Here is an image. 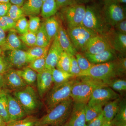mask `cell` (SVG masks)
I'll return each mask as SVG.
<instances>
[{
	"label": "cell",
	"mask_w": 126,
	"mask_h": 126,
	"mask_svg": "<svg viewBox=\"0 0 126 126\" xmlns=\"http://www.w3.org/2000/svg\"><path fill=\"white\" fill-rule=\"evenodd\" d=\"M70 97L56 105L40 119H38L35 126H61L69 119L74 104Z\"/></svg>",
	"instance_id": "cell-1"
},
{
	"label": "cell",
	"mask_w": 126,
	"mask_h": 126,
	"mask_svg": "<svg viewBox=\"0 0 126 126\" xmlns=\"http://www.w3.org/2000/svg\"><path fill=\"white\" fill-rule=\"evenodd\" d=\"M90 77L102 81L106 84L113 79L121 78L117 58L107 63L94 64L88 70L82 71L77 77Z\"/></svg>",
	"instance_id": "cell-2"
},
{
	"label": "cell",
	"mask_w": 126,
	"mask_h": 126,
	"mask_svg": "<svg viewBox=\"0 0 126 126\" xmlns=\"http://www.w3.org/2000/svg\"><path fill=\"white\" fill-rule=\"evenodd\" d=\"M81 80L77 79L72 86L71 98L75 102L87 104L94 90L99 87L107 86L102 81L88 77H79Z\"/></svg>",
	"instance_id": "cell-3"
},
{
	"label": "cell",
	"mask_w": 126,
	"mask_h": 126,
	"mask_svg": "<svg viewBox=\"0 0 126 126\" xmlns=\"http://www.w3.org/2000/svg\"><path fill=\"white\" fill-rule=\"evenodd\" d=\"M81 25L102 36L112 28L108 23L103 11L93 6L86 7L85 16Z\"/></svg>",
	"instance_id": "cell-4"
},
{
	"label": "cell",
	"mask_w": 126,
	"mask_h": 126,
	"mask_svg": "<svg viewBox=\"0 0 126 126\" xmlns=\"http://www.w3.org/2000/svg\"><path fill=\"white\" fill-rule=\"evenodd\" d=\"M77 79H72L64 83L54 85L44 97L47 112L56 105L71 97V90Z\"/></svg>",
	"instance_id": "cell-5"
},
{
	"label": "cell",
	"mask_w": 126,
	"mask_h": 126,
	"mask_svg": "<svg viewBox=\"0 0 126 126\" xmlns=\"http://www.w3.org/2000/svg\"><path fill=\"white\" fill-rule=\"evenodd\" d=\"M13 95L18 99L27 116L36 112L40 107V102L35 90L27 85L20 90L15 91Z\"/></svg>",
	"instance_id": "cell-6"
},
{
	"label": "cell",
	"mask_w": 126,
	"mask_h": 126,
	"mask_svg": "<svg viewBox=\"0 0 126 126\" xmlns=\"http://www.w3.org/2000/svg\"><path fill=\"white\" fill-rule=\"evenodd\" d=\"M67 31L77 52H82L89 39L97 35L81 25L68 28Z\"/></svg>",
	"instance_id": "cell-7"
},
{
	"label": "cell",
	"mask_w": 126,
	"mask_h": 126,
	"mask_svg": "<svg viewBox=\"0 0 126 126\" xmlns=\"http://www.w3.org/2000/svg\"><path fill=\"white\" fill-rule=\"evenodd\" d=\"M86 11V7L82 4L74 3L62 8V14L68 28L81 25Z\"/></svg>",
	"instance_id": "cell-8"
},
{
	"label": "cell",
	"mask_w": 126,
	"mask_h": 126,
	"mask_svg": "<svg viewBox=\"0 0 126 126\" xmlns=\"http://www.w3.org/2000/svg\"><path fill=\"white\" fill-rule=\"evenodd\" d=\"M103 12L108 23L112 27L126 19L124 9L117 0H106Z\"/></svg>",
	"instance_id": "cell-9"
},
{
	"label": "cell",
	"mask_w": 126,
	"mask_h": 126,
	"mask_svg": "<svg viewBox=\"0 0 126 126\" xmlns=\"http://www.w3.org/2000/svg\"><path fill=\"white\" fill-rule=\"evenodd\" d=\"M5 57H4L9 68L20 69L28 66L33 61L27 54L26 50H15L6 51Z\"/></svg>",
	"instance_id": "cell-10"
},
{
	"label": "cell",
	"mask_w": 126,
	"mask_h": 126,
	"mask_svg": "<svg viewBox=\"0 0 126 126\" xmlns=\"http://www.w3.org/2000/svg\"><path fill=\"white\" fill-rule=\"evenodd\" d=\"M119 94L106 86L95 89L90 96L87 104L88 106L106 103L120 98Z\"/></svg>",
	"instance_id": "cell-11"
},
{
	"label": "cell",
	"mask_w": 126,
	"mask_h": 126,
	"mask_svg": "<svg viewBox=\"0 0 126 126\" xmlns=\"http://www.w3.org/2000/svg\"><path fill=\"white\" fill-rule=\"evenodd\" d=\"M103 36L112 48L120 54L126 56V34L116 31L112 27Z\"/></svg>",
	"instance_id": "cell-12"
},
{
	"label": "cell",
	"mask_w": 126,
	"mask_h": 126,
	"mask_svg": "<svg viewBox=\"0 0 126 126\" xmlns=\"http://www.w3.org/2000/svg\"><path fill=\"white\" fill-rule=\"evenodd\" d=\"M110 48H111L104 37L97 34L89 39L82 52L88 54H96Z\"/></svg>",
	"instance_id": "cell-13"
},
{
	"label": "cell",
	"mask_w": 126,
	"mask_h": 126,
	"mask_svg": "<svg viewBox=\"0 0 126 126\" xmlns=\"http://www.w3.org/2000/svg\"><path fill=\"white\" fill-rule=\"evenodd\" d=\"M36 82L39 96L43 99L53 84L50 70L45 69L38 73Z\"/></svg>",
	"instance_id": "cell-14"
},
{
	"label": "cell",
	"mask_w": 126,
	"mask_h": 126,
	"mask_svg": "<svg viewBox=\"0 0 126 126\" xmlns=\"http://www.w3.org/2000/svg\"><path fill=\"white\" fill-rule=\"evenodd\" d=\"M63 50L56 36L48 50L46 59L45 68L51 70L56 68L57 63Z\"/></svg>",
	"instance_id": "cell-15"
},
{
	"label": "cell",
	"mask_w": 126,
	"mask_h": 126,
	"mask_svg": "<svg viewBox=\"0 0 126 126\" xmlns=\"http://www.w3.org/2000/svg\"><path fill=\"white\" fill-rule=\"evenodd\" d=\"M4 85L9 90L15 92L27 86V84L19 75L16 70L10 68L4 74Z\"/></svg>",
	"instance_id": "cell-16"
},
{
	"label": "cell",
	"mask_w": 126,
	"mask_h": 126,
	"mask_svg": "<svg viewBox=\"0 0 126 126\" xmlns=\"http://www.w3.org/2000/svg\"><path fill=\"white\" fill-rule=\"evenodd\" d=\"M87 104L74 103L69 119L67 122L70 126H84L86 124V108Z\"/></svg>",
	"instance_id": "cell-17"
},
{
	"label": "cell",
	"mask_w": 126,
	"mask_h": 126,
	"mask_svg": "<svg viewBox=\"0 0 126 126\" xmlns=\"http://www.w3.org/2000/svg\"><path fill=\"white\" fill-rule=\"evenodd\" d=\"M10 122L24 118L27 115L24 108L14 95L6 93Z\"/></svg>",
	"instance_id": "cell-18"
},
{
	"label": "cell",
	"mask_w": 126,
	"mask_h": 126,
	"mask_svg": "<svg viewBox=\"0 0 126 126\" xmlns=\"http://www.w3.org/2000/svg\"><path fill=\"white\" fill-rule=\"evenodd\" d=\"M17 33L14 29L9 31L6 38L5 42L2 49V51L15 50H27L28 49L27 46L19 38Z\"/></svg>",
	"instance_id": "cell-19"
},
{
	"label": "cell",
	"mask_w": 126,
	"mask_h": 126,
	"mask_svg": "<svg viewBox=\"0 0 126 126\" xmlns=\"http://www.w3.org/2000/svg\"><path fill=\"white\" fill-rule=\"evenodd\" d=\"M86 58L93 64L102 63L113 61L117 58V52L112 48L94 54L83 53Z\"/></svg>",
	"instance_id": "cell-20"
},
{
	"label": "cell",
	"mask_w": 126,
	"mask_h": 126,
	"mask_svg": "<svg viewBox=\"0 0 126 126\" xmlns=\"http://www.w3.org/2000/svg\"><path fill=\"white\" fill-rule=\"evenodd\" d=\"M56 36L63 51L70 55L75 56L77 51L72 44L67 31L60 24Z\"/></svg>",
	"instance_id": "cell-21"
},
{
	"label": "cell",
	"mask_w": 126,
	"mask_h": 126,
	"mask_svg": "<svg viewBox=\"0 0 126 126\" xmlns=\"http://www.w3.org/2000/svg\"><path fill=\"white\" fill-rule=\"evenodd\" d=\"M42 0H26L21 7L25 16H37L40 14L43 4Z\"/></svg>",
	"instance_id": "cell-22"
},
{
	"label": "cell",
	"mask_w": 126,
	"mask_h": 126,
	"mask_svg": "<svg viewBox=\"0 0 126 126\" xmlns=\"http://www.w3.org/2000/svg\"><path fill=\"white\" fill-rule=\"evenodd\" d=\"M43 24L47 37L51 42L57 35L60 23L56 17L53 16L46 19Z\"/></svg>",
	"instance_id": "cell-23"
},
{
	"label": "cell",
	"mask_w": 126,
	"mask_h": 126,
	"mask_svg": "<svg viewBox=\"0 0 126 126\" xmlns=\"http://www.w3.org/2000/svg\"><path fill=\"white\" fill-rule=\"evenodd\" d=\"M120 98L106 103L103 107L102 113L106 122H111L116 116L118 108Z\"/></svg>",
	"instance_id": "cell-24"
},
{
	"label": "cell",
	"mask_w": 126,
	"mask_h": 126,
	"mask_svg": "<svg viewBox=\"0 0 126 126\" xmlns=\"http://www.w3.org/2000/svg\"><path fill=\"white\" fill-rule=\"evenodd\" d=\"M111 122L113 126H126V99H121L118 111Z\"/></svg>",
	"instance_id": "cell-25"
},
{
	"label": "cell",
	"mask_w": 126,
	"mask_h": 126,
	"mask_svg": "<svg viewBox=\"0 0 126 126\" xmlns=\"http://www.w3.org/2000/svg\"><path fill=\"white\" fill-rule=\"evenodd\" d=\"M59 9L55 0H46L43 2L41 15L45 19L54 16Z\"/></svg>",
	"instance_id": "cell-26"
},
{
	"label": "cell",
	"mask_w": 126,
	"mask_h": 126,
	"mask_svg": "<svg viewBox=\"0 0 126 126\" xmlns=\"http://www.w3.org/2000/svg\"><path fill=\"white\" fill-rule=\"evenodd\" d=\"M16 70L27 85L32 86L36 82L37 73L28 66Z\"/></svg>",
	"instance_id": "cell-27"
},
{
	"label": "cell",
	"mask_w": 126,
	"mask_h": 126,
	"mask_svg": "<svg viewBox=\"0 0 126 126\" xmlns=\"http://www.w3.org/2000/svg\"><path fill=\"white\" fill-rule=\"evenodd\" d=\"M54 85L64 83L75 78L70 73L59 70L55 68L50 70Z\"/></svg>",
	"instance_id": "cell-28"
},
{
	"label": "cell",
	"mask_w": 126,
	"mask_h": 126,
	"mask_svg": "<svg viewBox=\"0 0 126 126\" xmlns=\"http://www.w3.org/2000/svg\"><path fill=\"white\" fill-rule=\"evenodd\" d=\"M104 104L101 103L88 106L87 104L86 108V123L88 122L102 113Z\"/></svg>",
	"instance_id": "cell-29"
},
{
	"label": "cell",
	"mask_w": 126,
	"mask_h": 126,
	"mask_svg": "<svg viewBox=\"0 0 126 126\" xmlns=\"http://www.w3.org/2000/svg\"><path fill=\"white\" fill-rule=\"evenodd\" d=\"M107 85L116 92L122 94L126 90V81L124 79L116 78L107 83Z\"/></svg>",
	"instance_id": "cell-30"
},
{
	"label": "cell",
	"mask_w": 126,
	"mask_h": 126,
	"mask_svg": "<svg viewBox=\"0 0 126 126\" xmlns=\"http://www.w3.org/2000/svg\"><path fill=\"white\" fill-rule=\"evenodd\" d=\"M38 119L29 115L22 119L9 122L6 126H35Z\"/></svg>",
	"instance_id": "cell-31"
},
{
	"label": "cell",
	"mask_w": 126,
	"mask_h": 126,
	"mask_svg": "<svg viewBox=\"0 0 126 126\" xmlns=\"http://www.w3.org/2000/svg\"><path fill=\"white\" fill-rule=\"evenodd\" d=\"M36 42L35 46L43 47H46L50 45V42L48 37L44 29L43 23L36 34Z\"/></svg>",
	"instance_id": "cell-32"
},
{
	"label": "cell",
	"mask_w": 126,
	"mask_h": 126,
	"mask_svg": "<svg viewBox=\"0 0 126 126\" xmlns=\"http://www.w3.org/2000/svg\"><path fill=\"white\" fill-rule=\"evenodd\" d=\"M0 116L6 123L10 122L7 94L4 92L0 93Z\"/></svg>",
	"instance_id": "cell-33"
},
{
	"label": "cell",
	"mask_w": 126,
	"mask_h": 126,
	"mask_svg": "<svg viewBox=\"0 0 126 126\" xmlns=\"http://www.w3.org/2000/svg\"><path fill=\"white\" fill-rule=\"evenodd\" d=\"M49 47L50 46L46 47L35 46L28 48L26 52L29 56L33 60L47 54Z\"/></svg>",
	"instance_id": "cell-34"
},
{
	"label": "cell",
	"mask_w": 126,
	"mask_h": 126,
	"mask_svg": "<svg viewBox=\"0 0 126 126\" xmlns=\"http://www.w3.org/2000/svg\"><path fill=\"white\" fill-rule=\"evenodd\" d=\"M70 55L63 51L59 59L56 68L59 70L70 73Z\"/></svg>",
	"instance_id": "cell-35"
},
{
	"label": "cell",
	"mask_w": 126,
	"mask_h": 126,
	"mask_svg": "<svg viewBox=\"0 0 126 126\" xmlns=\"http://www.w3.org/2000/svg\"><path fill=\"white\" fill-rule=\"evenodd\" d=\"M47 54L43 57L34 60L29 63L28 67L37 73L42 72L46 69V59Z\"/></svg>",
	"instance_id": "cell-36"
},
{
	"label": "cell",
	"mask_w": 126,
	"mask_h": 126,
	"mask_svg": "<svg viewBox=\"0 0 126 126\" xmlns=\"http://www.w3.org/2000/svg\"><path fill=\"white\" fill-rule=\"evenodd\" d=\"M80 69L82 71H86L89 69L93 64L91 63L83 54L77 52L75 55Z\"/></svg>",
	"instance_id": "cell-37"
},
{
	"label": "cell",
	"mask_w": 126,
	"mask_h": 126,
	"mask_svg": "<svg viewBox=\"0 0 126 126\" xmlns=\"http://www.w3.org/2000/svg\"><path fill=\"white\" fill-rule=\"evenodd\" d=\"M18 36L20 40L27 47L30 48L35 46L36 42V34L29 31L25 33L20 35Z\"/></svg>",
	"instance_id": "cell-38"
},
{
	"label": "cell",
	"mask_w": 126,
	"mask_h": 126,
	"mask_svg": "<svg viewBox=\"0 0 126 126\" xmlns=\"http://www.w3.org/2000/svg\"><path fill=\"white\" fill-rule=\"evenodd\" d=\"M6 16L15 22L23 16H25L23 13L21 7L12 4H11L10 7Z\"/></svg>",
	"instance_id": "cell-39"
},
{
	"label": "cell",
	"mask_w": 126,
	"mask_h": 126,
	"mask_svg": "<svg viewBox=\"0 0 126 126\" xmlns=\"http://www.w3.org/2000/svg\"><path fill=\"white\" fill-rule=\"evenodd\" d=\"M14 29L17 33L22 35L29 31L28 21L25 16H23L16 21Z\"/></svg>",
	"instance_id": "cell-40"
},
{
	"label": "cell",
	"mask_w": 126,
	"mask_h": 126,
	"mask_svg": "<svg viewBox=\"0 0 126 126\" xmlns=\"http://www.w3.org/2000/svg\"><path fill=\"white\" fill-rule=\"evenodd\" d=\"M16 22L8 16H0V27L5 32L14 29Z\"/></svg>",
	"instance_id": "cell-41"
},
{
	"label": "cell",
	"mask_w": 126,
	"mask_h": 126,
	"mask_svg": "<svg viewBox=\"0 0 126 126\" xmlns=\"http://www.w3.org/2000/svg\"><path fill=\"white\" fill-rule=\"evenodd\" d=\"M28 21L29 31L36 34L40 26V19L38 16H29Z\"/></svg>",
	"instance_id": "cell-42"
},
{
	"label": "cell",
	"mask_w": 126,
	"mask_h": 126,
	"mask_svg": "<svg viewBox=\"0 0 126 126\" xmlns=\"http://www.w3.org/2000/svg\"><path fill=\"white\" fill-rule=\"evenodd\" d=\"M81 70L74 55H70V65L69 72L74 77H78Z\"/></svg>",
	"instance_id": "cell-43"
},
{
	"label": "cell",
	"mask_w": 126,
	"mask_h": 126,
	"mask_svg": "<svg viewBox=\"0 0 126 126\" xmlns=\"http://www.w3.org/2000/svg\"><path fill=\"white\" fill-rule=\"evenodd\" d=\"M103 113L87 123V126H101L106 122Z\"/></svg>",
	"instance_id": "cell-44"
},
{
	"label": "cell",
	"mask_w": 126,
	"mask_h": 126,
	"mask_svg": "<svg viewBox=\"0 0 126 126\" xmlns=\"http://www.w3.org/2000/svg\"><path fill=\"white\" fill-rule=\"evenodd\" d=\"M116 31L122 33L126 34V19L119 21L113 27Z\"/></svg>",
	"instance_id": "cell-45"
},
{
	"label": "cell",
	"mask_w": 126,
	"mask_h": 126,
	"mask_svg": "<svg viewBox=\"0 0 126 126\" xmlns=\"http://www.w3.org/2000/svg\"><path fill=\"white\" fill-rule=\"evenodd\" d=\"M11 4L10 2H0V16H2L7 15Z\"/></svg>",
	"instance_id": "cell-46"
},
{
	"label": "cell",
	"mask_w": 126,
	"mask_h": 126,
	"mask_svg": "<svg viewBox=\"0 0 126 126\" xmlns=\"http://www.w3.org/2000/svg\"><path fill=\"white\" fill-rule=\"evenodd\" d=\"M9 69V67L4 58L0 55V74H4Z\"/></svg>",
	"instance_id": "cell-47"
},
{
	"label": "cell",
	"mask_w": 126,
	"mask_h": 126,
	"mask_svg": "<svg viewBox=\"0 0 126 126\" xmlns=\"http://www.w3.org/2000/svg\"><path fill=\"white\" fill-rule=\"evenodd\" d=\"M59 9L75 3V0H55Z\"/></svg>",
	"instance_id": "cell-48"
},
{
	"label": "cell",
	"mask_w": 126,
	"mask_h": 126,
	"mask_svg": "<svg viewBox=\"0 0 126 126\" xmlns=\"http://www.w3.org/2000/svg\"><path fill=\"white\" fill-rule=\"evenodd\" d=\"M6 36L5 32L0 27V47L2 50L4 46L5 42Z\"/></svg>",
	"instance_id": "cell-49"
},
{
	"label": "cell",
	"mask_w": 126,
	"mask_h": 126,
	"mask_svg": "<svg viewBox=\"0 0 126 126\" xmlns=\"http://www.w3.org/2000/svg\"><path fill=\"white\" fill-rule=\"evenodd\" d=\"M25 1V0H10L11 4L16 5L20 7L23 6Z\"/></svg>",
	"instance_id": "cell-50"
},
{
	"label": "cell",
	"mask_w": 126,
	"mask_h": 126,
	"mask_svg": "<svg viewBox=\"0 0 126 126\" xmlns=\"http://www.w3.org/2000/svg\"><path fill=\"white\" fill-rule=\"evenodd\" d=\"M4 85V74H0V89Z\"/></svg>",
	"instance_id": "cell-51"
},
{
	"label": "cell",
	"mask_w": 126,
	"mask_h": 126,
	"mask_svg": "<svg viewBox=\"0 0 126 126\" xmlns=\"http://www.w3.org/2000/svg\"><path fill=\"white\" fill-rule=\"evenodd\" d=\"M7 123L4 121L2 118L0 116V126H6Z\"/></svg>",
	"instance_id": "cell-52"
},
{
	"label": "cell",
	"mask_w": 126,
	"mask_h": 126,
	"mask_svg": "<svg viewBox=\"0 0 126 126\" xmlns=\"http://www.w3.org/2000/svg\"><path fill=\"white\" fill-rule=\"evenodd\" d=\"M101 126H113L111 122H105Z\"/></svg>",
	"instance_id": "cell-53"
},
{
	"label": "cell",
	"mask_w": 126,
	"mask_h": 126,
	"mask_svg": "<svg viewBox=\"0 0 126 126\" xmlns=\"http://www.w3.org/2000/svg\"><path fill=\"white\" fill-rule=\"evenodd\" d=\"M119 3H122V4H126V0H117Z\"/></svg>",
	"instance_id": "cell-54"
},
{
	"label": "cell",
	"mask_w": 126,
	"mask_h": 126,
	"mask_svg": "<svg viewBox=\"0 0 126 126\" xmlns=\"http://www.w3.org/2000/svg\"><path fill=\"white\" fill-rule=\"evenodd\" d=\"M0 2L7 3L10 2V0H0Z\"/></svg>",
	"instance_id": "cell-55"
},
{
	"label": "cell",
	"mask_w": 126,
	"mask_h": 126,
	"mask_svg": "<svg viewBox=\"0 0 126 126\" xmlns=\"http://www.w3.org/2000/svg\"><path fill=\"white\" fill-rule=\"evenodd\" d=\"M70 126L67 123H65V124H64V125H63V126Z\"/></svg>",
	"instance_id": "cell-56"
},
{
	"label": "cell",
	"mask_w": 126,
	"mask_h": 126,
	"mask_svg": "<svg viewBox=\"0 0 126 126\" xmlns=\"http://www.w3.org/2000/svg\"><path fill=\"white\" fill-rule=\"evenodd\" d=\"M2 52V50L1 49V48L0 47V55H1V53Z\"/></svg>",
	"instance_id": "cell-57"
},
{
	"label": "cell",
	"mask_w": 126,
	"mask_h": 126,
	"mask_svg": "<svg viewBox=\"0 0 126 126\" xmlns=\"http://www.w3.org/2000/svg\"><path fill=\"white\" fill-rule=\"evenodd\" d=\"M42 0L43 1V2H44V1L46 0Z\"/></svg>",
	"instance_id": "cell-58"
},
{
	"label": "cell",
	"mask_w": 126,
	"mask_h": 126,
	"mask_svg": "<svg viewBox=\"0 0 126 126\" xmlns=\"http://www.w3.org/2000/svg\"><path fill=\"white\" fill-rule=\"evenodd\" d=\"M87 126V124H86V125H85V126Z\"/></svg>",
	"instance_id": "cell-59"
},
{
	"label": "cell",
	"mask_w": 126,
	"mask_h": 126,
	"mask_svg": "<svg viewBox=\"0 0 126 126\" xmlns=\"http://www.w3.org/2000/svg\"></svg>",
	"instance_id": "cell-60"
}]
</instances>
